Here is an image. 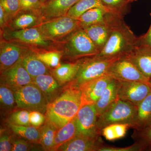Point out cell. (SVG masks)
I'll return each mask as SVG.
<instances>
[{
	"mask_svg": "<svg viewBox=\"0 0 151 151\" xmlns=\"http://www.w3.org/2000/svg\"><path fill=\"white\" fill-rule=\"evenodd\" d=\"M124 16L112 12L107 14L105 21L110 28V36L103 49L94 56L103 58L124 56L137 45L139 38L124 22Z\"/></svg>",
	"mask_w": 151,
	"mask_h": 151,
	"instance_id": "6da1fadb",
	"label": "cell"
},
{
	"mask_svg": "<svg viewBox=\"0 0 151 151\" xmlns=\"http://www.w3.org/2000/svg\"><path fill=\"white\" fill-rule=\"evenodd\" d=\"M81 96L80 89L66 86L58 97L49 103L45 113L46 120L57 129L62 128L76 116L81 106Z\"/></svg>",
	"mask_w": 151,
	"mask_h": 151,
	"instance_id": "7a4b0ae2",
	"label": "cell"
},
{
	"mask_svg": "<svg viewBox=\"0 0 151 151\" xmlns=\"http://www.w3.org/2000/svg\"><path fill=\"white\" fill-rule=\"evenodd\" d=\"M122 56L111 58H103L95 56L85 57L79 60L80 66L75 78L67 86L79 89L89 81L108 75L111 65Z\"/></svg>",
	"mask_w": 151,
	"mask_h": 151,
	"instance_id": "3957f363",
	"label": "cell"
},
{
	"mask_svg": "<svg viewBox=\"0 0 151 151\" xmlns=\"http://www.w3.org/2000/svg\"><path fill=\"white\" fill-rule=\"evenodd\" d=\"M137 106L127 101L117 99L98 117L97 126L101 130L109 125L115 124H128L132 127L137 113Z\"/></svg>",
	"mask_w": 151,
	"mask_h": 151,
	"instance_id": "277c9868",
	"label": "cell"
},
{
	"mask_svg": "<svg viewBox=\"0 0 151 151\" xmlns=\"http://www.w3.org/2000/svg\"><path fill=\"white\" fill-rule=\"evenodd\" d=\"M17 107L22 110L46 113L48 103L40 89L33 83L14 90Z\"/></svg>",
	"mask_w": 151,
	"mask_h": 151,
	"instance_id": "5b68a950",
	"label": "cell"
},
{
	"mask_svg": "<svg viewBox=\"0 0 151 151\" xmlns=\"http://www.w3.org/2000/svg\"><path fill=\"white\" fill-rule=\"evenodd\" d=\"M80 28L78 19L65 16L44 22L38 28L47 39L55 40L73 33Z\"/></svg>",
	"mask_w": 151,
	"mask_h": 151,
	"instance_id": "8992f818",
	"label": "cell"
},
{
	"mask_svg": "<svg viewBox=\"0 0 151 151\" xmlns=\"http://www.w3.org/2000/svg\"><path fill=\"white\" fill-rule=\"evenodd\" d=\"M65 47L66 54L73 58L93 56L100 52L82 28L73 33Z\"/></svg>",
	"mask_w": 151,
	"mask_h": 151,
	"instance_id": "52a82bcc",
	"label": "cell"
},
{
	"mask_svg": "<svg viewBox=\"0 0 151 151\" xmlns=\"http://www.w3.org/2000/svg\"><path fill=\"white\" fill-rule=\"evenodd\" d=\"M118 99L138 106L151 92L150 84L140 81L117 80Z\"/></svg>",
	"mask_w": 151,
	"mask_h": 151,
	"instance_id": "ba28073f",
	"label": "cell"
},
{
	"mask_svg": "<svg viewBox=\"0 0 151 151\" xmlns=\"http://www.w3.org/2000/svg\"><path fill=\"white\" fill-rule=\"evenodd\" d=\"M98 117L95 104L81 106L75 117L78 135L92 138L100 137L97 126Z\"/></svg>",
	"mask_w": 151,
	"mask_h": 151,
	"instance_id": "9c48e42d",
	"label": "cell"
},
{
	"mask_svg": "<svg viewBox=\"0 0 151 151\" xmlns=\"http://www.w3.org/2000/svg\"><path fill=\"white\" fill-rule=\"evenodd\" d=\"M108 75L117 80L140 81L150 84V80L141 73L127 57L122 56L116 60L109 68Z\"/></svg>",
	"mask_w": 151,
	"mask_h": 151,
	"instance_id": "30bf717a",
	"label": "cell"
},
{
	"mask_svg": "<svg viewBox=\"0 0 151 151\" xmlns=\"http://www.w3.org/2000/svg\"><path fill=\"white\" fill-rule=\"evenodd\" d=\"M33 83V78L22 65L20 58L14 65L1 72V84L13 90Z\"/></svg>",
	"mask_w": 151,
	"mask_h": 151,
	"instance_id": "8fae6325",
	"label": "cell"
},
{
	"mask_svg": "<svg viewBox=\"0 0 151 151\" xmlns=\"http://www.w3.org/2000/svg\"><path fill=\"white\" fill-rule=\"evenodd\" d=\"M113 78L110 76H104L82 85L79 88L81 92V106L97 103Z\"/></svg>",
	"mask_w": 151,
	"mask_h": 151,
	"instance_id": "7c38bea8",
	"label": "cell"
},
{
	"mask_svg": "<svg viewBox=\"0 0 151 151\" xmlns=\"http://www.w3.org/2000/svg\"><path fill=\"white\" fill-rule=\"evenodd\" d=\"M101 137L92 138L82 135H77L61 145L57 151H99L103 145Z\"/></svg>",
	"mask_w": 151,
	"mask_h": 151,
	"instance_id": "4fadbf2b",
	"label": "cell"
},
{
	"mask_svg": "<svg viewBox=\"0 0 151 151\" xmlns=\"http://www.w3.org/2000/svg\"><path fill=\"white\" fill-rule=\"evenodd\" d=\"M130 60L145 77L151 79V48L138 43L124 56Z\"/></svg>",
	"mask_w": 151,
	"mask_h": 151,
	"instance_id": "5bb4252c",
	"label": "cell"
},
{
	"mask_svg": "<svg viewBox=\"0 0 151 151\" xmlns=\"http://www.w3.org/2000/svg\"><path fill=\"white\" fill-rule=\"evenodd\" d=\"M6 36L7 38L38 46L47 47L50 45L48 39L36 28L10 31L6 33Z\"/></svg>",
	"mask_w": 151,
	"mask_h": 151,
	"instance_id": "9a60e30c",
	"label": "cell"
},
{
	"mask_svg": "<svg viewBox=\"0 0 151 151\" xmlns=\"http://www.w3.org/2000/svg\"><path fill=\"white\" fill-rule=\"evenodd\" d=\"M33 83L40 89L48 104L60 94L61 85L53 76L47 74L38 76L33 78Z\"/></svg>",
	"mask_w": 151,
	"mask_h": 151,
	"instance_id": "2e32d148",
	"label": "cell"
},
{
	"mask_svg": "<svg viewBox=\"0 0 151 151\" xmlns=\"http://www.w3.org/2000/svg\"><path fill=\"white\" fill-rule=\"evenodd\" d=\"M79 0H47L41 12L45 18L52 19L65 16L70 8Z\"/></svg>",
	"mask_w": 151,
	"mask_h": 151,
	"instance_id": "e0dca14e",
	"label": "cell"
},
{
	"mask_svg": "<svg viewBox=\"0 0 151 151\" xmlns=\"http://www.w3.org/2000/svg\"><path fill=\"white\" fill-rule=\"evenodd\" d=\"M24 52L15 44L4 42L1 44L0 49L1 72L17 62Z\"/></svg>",
	"mask_w": 151,
	"mask_h": 151,
	"instance_id": "ac0fdd59",
	"label": "cell"
},
{
	"mask_svg": "<svg viewBox=\"0 0 151 151\" xmlns=\"http://www.w3.org/2000/svg\"><path fill=\"white\" fill-rule=\"evenodd\" d=\"M151 124V92L137 106L132 128L137 132L143 131Z\"/></svg>",
	"mask_w": 151,
	"mask_h": 151,
	"instance_id": "d6986e66",
	"label": "cell"
},
{
	"mask_svg": "<svg viewBox=\"0 0 151 151\" xmlns=\"http://www.w3.org/2000/svg\"><path fill=\"white\" fill-rule=\"evenodd\" d=\"M83 29L97 49L99 51H101L105 47L110 36V28L106 21L103 23L92 25Z\"/></svg>",
	"mask_w": 151,
	"mask_h": 151,
	"instance_id": "ffe728a7",
	"label": "cell"
},
{
	"mask_svg": "<svg viewBox=\"0 0 151 151\" xmlns=\"http://www.w3.org/2000/svg\"><path fill=\"white\" fill-rule=\"evenodd\" d=\"M20 60L22 65L32 78L38 76L48 73L47 66L38 59L35 53L33 52H24Z\"/></svg>",
	"mask_w": 151,
	"mask_h": 151,
	"instance_id": "44dd1931",
	"label": "cell"
},
{
	"mask_svg": "<svg viewBox=\"0 0 151 151\" xmlns=\"http://www.w3.org/2000/svg\"><path fill=\"white\" fill-rule=\"evenodd\" d=\"M79 66V60L75 63L61 64L52 70V75L61 86L68 84L75 78Z\"/></svg>",
	"mask_w": 151,
	"mask_h": 151,
	"instance_id": "7402d4cb",
	"label": "cell"
},
{
	"mask_svg": "<svg viewBox=\"0 0 151 151\" xmlns=\"http://www.w3.org/2000/svg\"><path fill=\"white\" fill-rule=\"evenodd\" d=\"M117 99V80L113 78L100 99L94 104L98 116L106 111Z\"/></svg>",
	"mask_w": 151,
	"mask_h": 151,
	"instance_id": "603a6c76",
	"label": "cell"
},
{
	"mask_svg": "<svg viewBox=\"0 0 151 151\" xmlns=\"http://www.w3.org/2000/svg\"><path fill=\"white\" fill-rule=\"evenodd\" d=\"M11 22L10 26L14 30L34 27L39 22L36 12L20 11Z\"/></svg>",
	"mask_w": 151,
	"mask_h": 151,
	"instance_id": "cb8c5ba5",
	"label": "cell"
},
{
	"mask_svg": "<svg viewBox=\"0 0 151 151\" xmlns=\"http://www.w3.org/2000/svg\"><path fill=\"white\" fill-rule=\"evenodd\" d=\"M75 117L57 131L52 151H57L61 145L78 135Z\"/></svg>",
	"mask_w": 151,
	"mask_h": 151,
	"instance_id": "d4e9b609",
	"label": "cell"
},
{
	"mask_svg": "<svg viewBox=\"0 0 151 151\" xmlns=\"http://www.w3.org/2000/svg\"><path fill=\"white\" fill-rule=\"evenodd\" d=\"M108 12H111L103 8H94L89 9L78 19L81 27L84 28L92 25L105 22V17Z\"/></svg>",
	"mask_w": 151,
	"mask_h": 151,
	"instance_id": "484cf974",
	"label": "cell"
},
{
	"mask_svg": "<svg viewBox=\"0 0 151 151\" xmlns=\"http://www.w3.org/2000/svg\"><path fill=\"white\" fill-rule=\"evenodd\" d=\"M97 7L103 8L109 10L103 5L100 0H79L70 8L66 16L78 19L87 11Z\"/></svg>",
	"mask_w": 151,
	"mask_h": 151,
	"instance_id": "4316f807",
	"label": "cell"
},
{
	"mask_svg": "<svg viewBox=\"0 0 151 151\" xmlns=\"http://www.w3.org/2000/svg\"><path fill=\"white\" fill-rule=\"evenodd\" d=\"M40 140L39 144L44 150L52 151L53 147L55 137L57 129L53 124L48 120L40 128Z\"/></svg>",
	"mask_w": 151,
	"mask_h": 151,
	"instance_id": "83f0119b",
	"label": "cell"
},
{
	"mask_svg": "<svg viewBox=\"0 0 151 151\" xmlns=\"http://www.w3.org/2000/svg\"><path fill=\"white\" fill-rule=\"evenodd\" d=\"M9 126L15 134L32 143H39L40 132L39 129L32 126H19L9 123Z\"/></svg>",
	"mask_w": 151,
	"mask_h": 151,
	"instance_id": "f1b7e54d",
	"label": "cell"
},
{
	"mask_svg": "<svg viewBox=\"0 0 151 151\" xmlns=\"http://www.w3.org/2000/svg\"><path fill=\"white\" fill-rule=\"evenodd\" d=\"M129 124H112L107 126L101 130V134L108 141H114L124 137L129 128Z\"/></svg>",
	"mask_w": 151,
	"mask_h": 151,
	"instance_id": "f546056e",
	"label": "cell"
},
{
	"mask_svg": "<svg viewBox=\"0 0 151 151\" xmlns=\"http://www.w3.org/2000/svg\"><path fill=\"white\" fill-rule=\"evenodd\" d=\"M0 102L1 107L5 109L12 110L17 107L13 90L8 86L1 84Z\"/></svg>",
	"mask_w": 151,
	"mask_h": 151,
	"instance_id": "4dcf8cb0",
	"label": "cell"
},
{
	"mask_svg": "<svg viewBox=\"0 0 151 151\" xmlns=\"http://www.w3.org/2000/svg\"><path fill=\"white\" fill-rule=\"evenodd\" d=\"M110 12L124 16L127 13L130 3L127 0H100Z\"/></svg>",
	"mask_w": 151,
	"mask_h": 151,
	"instance_id": "1f68e13d",
	"label": "cell"
},
{
	"mask_svg": "<svg viewBox=\"0 0 151 151\" xmlns=\"http://www.w3.org/2000/svg\"><path fill=\"white\" fill-rule=\"evenodd\" d=\"M35 54L38 59L48 67L56 68L59 65L61 55L59 52L51 51Z\"/></svg>",
	"mask_w": 151,
	"mask_h": 151,
	"instance_id": "d6a6232c",
	"label": "cell"
},
{
	"mask_svg": "<svg viewBox=\"0 0 151 151\" xmlns=\"http://www.w3.org/2000/svg\"><path fill=\"white\" fill-rule=\"evenodd\" d=\"M30 111L21 110L14 111L9 117V123L19 126H31L29 122Z\"/></svg>",
	"mask_w": 151,
	"mask_h": 151,
	"instance_id": "836d02e7",
	"label": "cell"
},
{
	"mask_svg": "<svg viewBox=\"0 0 151 151\" xmlns=\"http://www.w3.org/2000/svg\"><path fill=\"white\" fill-rule=\"evenodd\" d=\"M0 6L9 19L14 18L20 11L19 0H0Z\"/></svg>",
	"mask_w": 151,
	"mask_h": 151,
	"instance_id": "e575fe53",
	"label": "cell"
},
{
	"mask_svg": "<svg viewBox=\"0 0 151 151\" xmlns=\"http://www.w3.org/2000/svg\"><path fill=\"white\" fill-rule=\"evenodd\" d=\"M11 142L12 151H30L33 147L31 144L32 142L19 137L11 136Z\"/></svg>",
	"mask_w": 151,
	"mask_h": 151,
	"instance_id": "d590c367",
	"label": "cell"
},
{
	"mask_svg": "<svg viewBox=\"0 0 151 151\" xmlns=\"http://www.w3.org/2000/svg\"><path fill=\"white\" fill-rule=\"evenodd\" d=\"M146 149V146L142 142L137 141L134 145L125 147H116L103 145L99 151H140Z\"/></svg>",
	"mask_w": 151,
	"mask_h": 151,
	"instance_id": "8d00e7d4",
	"label": "cell"
},
{
	"mask_svg": "<svg viewBox=\"0 0 151 151\" xmlns=\"http://www.w3.org/2000/svg\"><path fill=\"white\" fill-rule=\"evenodd\" d=\"M20 11L41 12L43 3L40 0H19Z\"/></svg>",
	"mask_w": 151,
	"mask_h": 151,
	"instance_id": "74e56055",
	"label": "cell"
},
{
	"mask_svg": "<svg viewBox=\"0 0 151 151\" xmlns=\"http://www.w3.org/2000/svg\"><path fill=\"white\" fill-rule=\"evenodd\" d=\"M45 116L37 111H30L29 122L31 126L39 128L46 121Z\"/></svg>",
	"mask_w": 151,
	"mask_h": 151,
	"instance_id": "f35d334b",
	"label": "cell"
},
{
	"mask_svg": "<svg viewBox=\"0 0 151 151\" xmlns=\"http://www.w3.org/2000/svg\"><path fill=\"white\" fill-rule=\"evenodd\" d=\"M134 137L137 141L142 142L146 147H149L151 145V124L145 130L137 132Z\"/></svg>",
	"mask_w": 151,
	"mask_h": 151,
	"instance_id": "ab89813d",
	"label": "cell"
},
{
	"mask_svg": "<svg viewBox=\"0 0 151 151\" xmlns=\"http://www.w3.org/2000/svg\"><path fill=\"white\" fill-rule=\"evenodd\" d=\"M11 136L5 132H1L0 137V151H12Z\"/></svg>",
	"mask_w": 151,
	"mask_h": 151,
	"instance_id": "60d3db41",
	"label": "cell"
},
{
	"mask_svg": "<svg viewBox=\"0 0 151 151\" xmlns=\"http://www.w3.org/2000/svg\"><path fill=\"white\" fill-rule=\"evenodd\" d=\"M150 16L151 17V12ZM139 38V43L151 48V23L147 33Z\"/></svg>",
	"mask_w": 151,
	"mask_h": 151,
	"instance_id": "b9f144b4",
	"label": "cell"
},
{
	"mask_svg": "<svg viewBox=\"0 0 151 151\" xmlns=\"http://www.w3.org/2000/svg\"><path fill=\"white\" fill-rule=\"evenodd\" d=\"M9 19L4 9L0 6V25L1 27L5 26Z\"/></svg>",
	"mask_w": 151,
	"mask_h": 151,
	"instance_id": "7bdbcfd3",
	"label": "cell"
},
{
	"mask_svg": "<svg viewBox=\"0 0 151 151\" xmlns=\"http://www.w3.org/2000/svg\"><path fill=\"white\" fill-rule=\"evenodd\" d=\"M127 1L130 3H131L133 2L136 1H137V0H127Z\"/></svg>",
	"mask_w": 151,
	"mask_h": 151,
	"instance_id": "ee69618b",
	"label": "cell"
},
{
	"mask_svg": "<svg viewBox=\"0 0 151 151\" xmlns=\"http://www.w3.org/2000/svg\"><path fill=\"white\" fill-rule=\"evenodd\" d=\"M42 2V3H45V2H46L47 1V0H40Z\"/></svg>",
	"mask_w": 151,
	"mask_h": 151,
	"instance_id": "f6af8a7d",
	"label": "cell"
},
{
	"mask_svg": "<svg viewBox=\"0 0 151 151\" xmlns=\"http://www.w3.org/2000/svg\"><path fill=\"white\" fill-rule=\"evenodd\" d=\"M149 149H150V150L151 151V145H150L149 146Z\"/></svg>",
	"mask_w": 151,
	"mask_h": 151,
	"instance_id": "bcb514c9",
	"label": "cell"
},
{
	"mask_svg": "<svg viewBox=\"0 0 151 151\" xmlns=\"http://www.w3.org/2000/svg\"><path fill=\"white\" fill-rule=\"evenodd\" d=\"M150 86H151V79L150 80Z\"/></svg>",
	"mask_w": 151,
	"mask_h": 151,
	"instance_id": "7dc6e473",
	"label": "cell"
}]
</instances>
